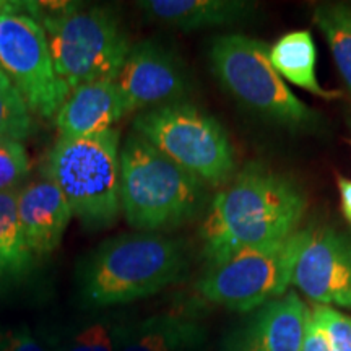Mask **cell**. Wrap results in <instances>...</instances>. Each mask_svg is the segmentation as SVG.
<instances>
[{
	"label": "cell",
	"instance_id": "6da1fadb",
	"mask_svg": "<svg viewBox=\"0 0 351 351\" xmlns=\"http://www.w3.org/2000/svg\"><path fill=\"white\" fill-rule=\"evenodd\" d=\"M306 208V194L293 179L261 163L245 165L210 202L200 225L202 257L212 267L288 238Z\"/></svg>",
	"mask_w": 351,
	"mask_h": 351
},
{
	"label": "cell",
	"instance_id": "7a4b0ae2",
	"mask_svg": "<svg viewBox=\"0 0 351 351\" xmlns=\"http://www.w3.org/2000/svg\"><path fill=\"white\" fill-rule=\"evenodd\" d=\"M189 252L181 239L158 232H122L96 245L75 269L83 309H109L145 300L182 282Z\"/></svg>",
	"mask_w": 351,
	"mask_h": 351
},
{
	"label": "cell",
	"instance_id": "3957f363",
	"mask_svg": "<svg viewBox=\"0 0 351 351\" xmlns=\"http://www.w3.org/2000/svg\"><path fill=\"white\" fill-rule=\"evenodd\" d=\"M46 33L57 75L70 91L116 80L132 44L116 10L80 2H23Z\"/></svg>",
	"mask_w": 351,
	"mask_h": 351
},
{
	"label": "cell",
	"instance_id": "277c9868",
	"mask_svg": "<svg viewBox=\"0 0 351 351\" xmlns=\"http://www.w3.org/2000/svg\"><path fill=\"white\" fill-rule=\"evenodd\" d=\"M207 189L135 132L121 145V212L138 232L161 234L192 221L207 205Z\"/></svg>",
	"mask_w": 351,
	"mask_h": 351
},
{
	"label": "cell",
	"instance_id": "5b68a950",
	"mask_svg": "<svg viewBox=\"0 0 351 351\" xmlns=\"http://www.w3.org/2000/svg\"><path fill=\"white\" fill-rule=\"evenodd\" d=\"M47 178L60 189L73 217L88 231L116 225L122 215L119 130L57 138L47 158Z\"/></svg>",
	"mask_w": 351,
	"mask_h": 351
},
{
	"label": "cell",
	"instance_id": "8992f818",
	"mask_svg": "<svg viewBox=\"0 0 351 351\" xmlns=\"http://www.w3.org/2000/svg\"><path fill=\"white\" fill-rule=\"evenodd\" d=\"M270 46L244 34H219L210 41L213 77L241 106L288 129H314L320 116L289 86L269 59Z\"/></svg>",
	"mask_w": 351,
	"mask_h": 351
},
{
	"label": "cell",
	"instance_id": "52a82bcc",
	"mask_svg": "<svg viewBox=\"0 0 351 351\" xmlns=\"http://www.w3.org/2000/svg\"><path fill=\"white\" fill-rule=\"evenodd\" d=\"M132 132L205 187H221L236 171V152L221 122L189 101L138 112Z\"/></svg>",
	"mask_w": 351,
	"mask_h": 351
},
{
	"label": "cell",
	"instance_id": "ba28073f",
	"mask_svg": "<svg viewBox=\"0 0 351 351\" xmlns=\"http://www.w3.org/2000/svg\"><path fill=\"white\" fill-rule=\"evenodd\" d=\"M311 230H298L276 243L245 249L207 267L197 282L202 298L234 313H252L287 295L293 271Z\"/></svg>",
	"mask_w": 351,
	"mask_h": 351
},
{
	"label": "cell",
	"instance_id": "9c48e42d",
	"mask_svg": "<svg viewBox=\"0 0 351 351\" xmlns=\"http://www.w3.org/2000/svg\"><path fill=\"white\" fill-rule=\"evenodd\" d=\"M0 70L41 119H54L70 95L56 72L44 28L25 10L0 15Z\"/></svg>",
	"mask_w": 351,
	"mask_h": 351
},
{
	"label": "cell",
	"instance_id": "30bf717a",
	"mask_svg": "<svg viewBox=\"0 0 351 351\" xmlns=\"http://www.w3.org/2000/svg\"><path fill=\"white\" fill-rule=\"evenodd\" d=\"M114 82L125 116L187 101L192 93V82L182 59L168 44L158 39H143L132 44Z\"/></svg>",
	"mask_w": 351,
	"mask_h": 351
},
{
	"label": "cell",
	"instance_id": "8fae6325",
	"mask_svg": "<svg viewBox=\"0 0 351 351\" xmlns=\"http://www.w3.org/2000/svg\"><path fill=\"white\" fill-rule=\"evenodd\" d=\"M291 283L320 306L351 311V234L332 228L311 230Z\"/></svg>",
	"mask_w": 351,
	"mask_h": 351
},
{
	"label": "cell",
	"instance_id": "7c38bea8",
	"mask_svg": "<svg viewBox=\"0 0 351 351\" xmlns=\"http://www.w3.org/2000/svg\"><path fill=\"white\" fill-rule=\"evenodd\" d=\"M309 314L300 296L289 291L228 332L221 351H301Z\"/></svg>",
	"mask_w": 351,
	"mask_h": 351
},
{
	"label": "cell",
	"instance_id": "4fadbf2b",
	"mask_svg": "<svg viewBox=\"0 0 351 351\" xmlns=\"http://www.w3.org/2000/svg\"><path fill=\"white\" fill-rule=\"evenodd\" d=\"M73 213L60 189L49 178L26 184L19 192V218L34 257H47L59 247Z\"/></svg>",
	"mask_w": 351,
	"mask_h": 351
},
{
	"label": "cell",
	"instance_id": "5bb4252c",
	"mask_svg": "<svg viewBox=\"0 0 351 351\" xmlns=\"http://www.w3.org/2000/svg\"><path fill=\"white\" fill-rule=\"evenodd\" d=\"M124 106L114 80H98L70 91L56 114L57 138H80L114 129L124 117Z\"/></svg>",
	"mask_w": 351,
	"mask_h": 351
},
{
	"label": "cell",
	"instance_id": "9a60e30c",
	"mask_svg": "<svg viewBox=\"0 0 351 351\" xmlns=\"http://www.w3.org/2000/svg\"><path fill=\"white\" fill-rule=\"evenodd\" d=\"M135 5L155 23L195 32L239 23L252 15L257 3L245 0H142Z\"/></svg>",
	"mask_w": 351,
	"mask_h": 351
},
{
	"label": "cell",
	"instance_id": "2e32d148",
	"mask_svg": "<svg viewBox=\"0 0 351 351\" xmlns=\"http://www.w3.org/2000/svg\"><path fill=\"white\" fill-rule=\"evenodd\" d=\"M205 340L207 328L197 319L163 313L134 320L119 351H197Z\"/></svg>",
	"mask_w": 351,
	"mask_h": 351
},
{
	"label": "cell",
	"instance_id": "e0dca14e",
	"mask_svg": "<svg viewBox=\"0 0 351 351\" xmlns=\"http://www.w3.org/2000/svg\"><path fill=\"white\" fill-rule=\"evenodd\" d=\"M124 313H99L41 333L47 351H119L130 324Z\"/></svg>",
	"mask_w": 351,
	"mask_h": 351
},
{
	"label": "cell",
	"instance_id": "ac0fdd59",
	"mask_svg": "<svg viewBox=\"0 0 351 351\" xmlns=\"http://www.w3.org/2000/svg\"><path fill=\"white\" fill-rule=\"evenodd\" d=\"M271 67L287 80L307 93L322 99H337L340 91L324 90L317 80V49L314 38L307 29H298L283 34L269 49Z\"/></svg>",
	"mask_w": 351,
	"mask_h": 351
},
{
	"label": "cell",
	"instance_id": "d6986e66",
	"mask_svg": "<svg viewBox=\"0 0 351 351\" xmlns=\"http://www.w3.org/2000/svg\"><path fill=\"white\" fill-rule=\"evenodd\" d=\"M19 192H0V278L5 280L28 275L36 261L20 225Z\"/></svg>",
	"mask_w": 351,
	"mask_h": 351
},
{
	"label": "cell",
	"instance_id": "ffe728a7",
	"mask_svg": "<svg viewBox=\"0 0 351 351\" xmlns=\"http://www.w3.org/2000/svg\"><path fill=\"white\" fill-rule=\"evenodd\" d=\"M314 21L326 36L341 80L351 93V7L324 3L314 10Z\"/></svg>",
	"mask_w": 351,
	"mask_h": 351
},
{
	"label": "cell",
	"instance_id": "44dd1931",
	"mask_svg": "<svg viewBox=\"0 0 351 351\" xmlns=\"http://www.w3.org/2000/svg\"><path fill=\"white\" fill-rule=\"evenodd\" d=\"M33 130V114L5 73L0 70V138L23 142Z\"/></svg>",
	"mask_w": 351,
	"mask_h": 351
},
{
	"label": "cell",
	"instance_id": "7402d4cb",
	"mask_svg": "<svg viewBox=\"0 0 351 351\" xmlns=\"http://www.w3.org/2000/svg\"><path fill=\"white\" fill-rule=\"evenodd\" d=\"M32 173L28 152L23 142L0 138V192L20 191Z\"/></svg>",
	"mask_w": 351,
	"mask_h": 351
},
{
	"label": "cell",
	"instance_id": "603a6c76",
	"mask_svg": "<svg viewBox=\"0 0 351 351\" xmlns=\"http://www.w3.org/2000/svg\"><path fill=\"white\" fill-rule=\"evenodd\" d=\"M311 315L327 333L333 351H351V315L320 304L311 311Z\"/></svg>",
	"mask_w": 351,
	"mask_h": 351
},
{
	"label": "cell",
	"instance_id": "cb8c5ba5",
	"mask_svg": "<svg viewBox=\"0 0 351 351\" xmlns=\"http://www.w3.org/2000/svg\"><path fill=\"white\" fill-rule=\"evenodd\" d=\"M0 351H47L28 326L0 324Z\"/></svg>",
	"mask_w": 351,
	"mask_h": 351
},
{
	"label": "cell",
	"instance_id": "d4e9b609",
	"mask_svg": "<svg viewBox=\"0 0 351 351\" xmlns=\"http://www.w3.org/2000/svg\"><path fill=\"white\" fill-rule=\"evenodd\" d=\"M301 351H333V346L330 340H328L327 333L324 332V328L319 326L317 320H314L311 314L306 324L304 340H302Z\"/></svg>",
	"mask_w": 351,
	"mask_h": 351
},
{
	"label": "cell",
	"instance_id": "484cf974",
	"mask_svg": "<svg viewBox=\"0 0 351 351\" xmlns=\"http://www.w3.org/2000/svg\"><path fill=\"white\" fill-rule=\"evenodd\" d=\"M337 186H339L340 192L341 215H343L346 223L351 226V179L339 176V178H337Z\"/></svg>",
	"mask_w": 351,
	"mask_h": 351
},
{
	"label": "cell",
	"instance_id": "4316f807",
	"mask_svg": "<svg viewBox=\"0 0 351 351\" xmlns=\"http://www.w3.org/2000/svg\"><path fill=\"white\" fill-rule=\"evenodd\" d=\"M25 3L15 2V0H0V15L2 13H12V12H23Z\"/></svg>",
	"mask_w": 351,
	"mask_h": 351
},
{
	"label": "cell",
	"instance_id": "83f0119b",
	"mask_svg": "<svg viewBox=\"0 0 351 351\" xmlns=\"http://www.w3.org/2000/svg\"><path fill=\"white\" fill-rule=\"evenodd\" d=\"M350 145H351V140H350Z\"/></svg>",
	"mask_w": 351,
	"mask_h": 351
}]
</instances>
